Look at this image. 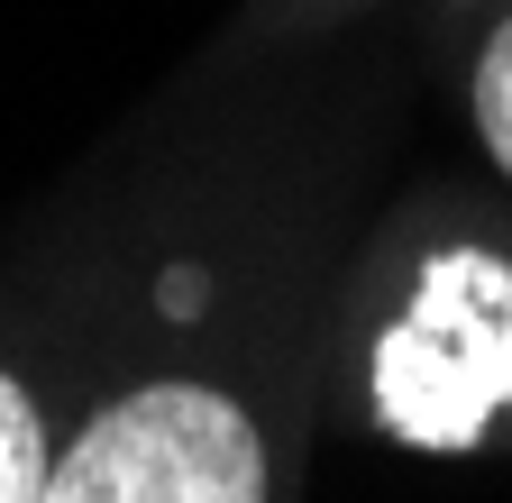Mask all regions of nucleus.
<instances>
[{
	"label": "nucleus",
	"instance_id": "1",
	"mask_svg": "<svg viewBox=\"0 0 512 503\" xmlns=\"http://www.w3.org/2000/svg\"><path fill=\"white\" fill-rule=\"evenodd\" d=\"M512 403V266L448 247L421 266L412 311L375 348V421L412 449H476Z\"/></svg>",
	"mask_w": 512,
	"mask_h": 503
},
{
	"label": "nucleus",
	"instance_id": "2",
	"mask_svg": "<svg viewBox=\"0 0 512 503\" xmlns=\"http://www.w3.org/2000/svg\"><path fill=\"white\" fill-rule=\"evenodd\" d=\"M37 503H266L256 421L211 385H147L110 403Z\"/></svg>",
	"mask_w": 512,
	"mask_h": 503
},
{
	"label": "nucleus",
	"instance_id": "3",
	"mask_svg": "<svg viewBox=\"0 0 512 503\" xmlns=\"http://www.w3.org/2000/svg\"><path fill=\"white\" fill-rule=\"evenodd\" d=\"M46 485V430H37V403L0 375V503H37Z\"/></svg>",
	"mask_w": 512,
	"mask_h": 503
},
{
	"label": "nucleus",
	"instance_id": "4",
	"mask_svg": "<svg viewBox=\"0 0 512 503\" xmlns=\"http://www.w3.org/2000/svg\"><path fill=\"white\" fill-rule=\"evenodd\" d=\"M476 129H485L494 165L512 174V19L494 28V46H485V65H476Z\"/></svg>",
	"mask_w": 512,
	"mask_h": 503
},
{
	"label": "nucleus",
	"instance_id": "5",
	"mask_svg": "<svg viewBox=\"0 0 512 503\" xmlns=\"http://www.w3.org/2000/svg\"><path fill=\"white\" fill-rule=\"evenodd\" d=\"M165 311H202V275H165Z\"/></svg>",
	"mask_w": 512,
	"mask_h": 503
}]
</instances>
